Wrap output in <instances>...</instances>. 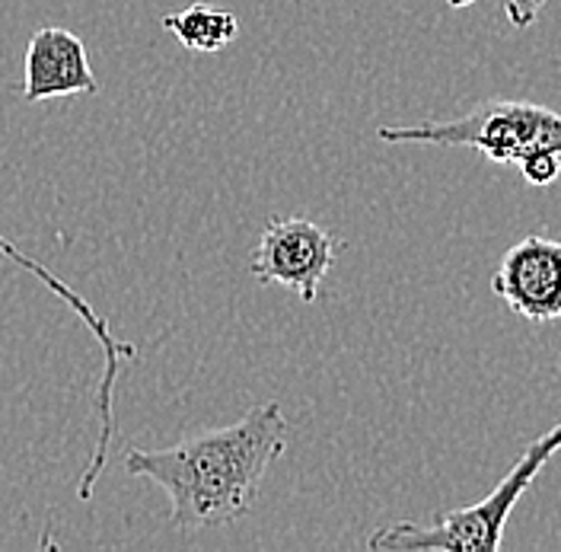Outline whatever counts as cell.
<instances>
[{"mask_svg": "<svg viewBox=\"0 0 561 552\" xmlns=\"http://www.w3.org/2000/svg\"><path fill=\"white\" fill-rule=\"evenodd\" d=\"M290 441V425L278 403H259L249 413L170 448L125 453V473L160 485L170 498V523L179 533L227 527L259 502L268 470Z\"/></svg>", "mask_w": 561, "mask_h": 552, "instance_id": "cell-1", "label": "cell"}, {"mask_svg": "<svg viewBox=\"0 0 561 552\" xmlns=\"http://www.w3.org/2000/svg\"><path fill=\"white\" fill-rule=\"evenodd\" d=\"M561 450V421L552 425L542 438H536L529 448L520 453V460L507 470V476L491 488L479 505L469 508H454L434 523H412L399 520L380 527L367 547L370 550L389 552H494L504 543V527L514 515L517 502L524 492L536 483V476L546 470V463Z\"/></svg>", "mask_w": 561, "mask_h": 552, "instance_id": "cell-2", "label": "cell"}, {"mask_svg": "<svg viewBox=\"0 0 561 552\" xmlns=\"http://www.w3.org/2000/svg\"><path fill=\"white\" fill-rule=\"evenodd\" d=\"M377 138L386 144H437L472 147L491 164H520L529 154H561V112L526 100H485L459 119L421 122V125H383Z\"/></svg>", "mask_w": 561, "mask_h": 552, "instance_id": "cell-3", "label": "cell"}, {"mask_svg": "<svg viewBox=\"0 0 561 552\" xmlns=\"http://www.w3.org/2000/svg\"><path fill=\"white\" fill-rule=\"evenodd\" d=\"M0 256L10 259V262L20 266V269H26V272L38 278L58 301H65L70 311L80 316V323L90 329V336H93V339L100 342V348H103L105 364L103 374H100V383H96V396H93L96 444H93V453H90V463H87L83 473H80V488H77V498H80V502H90V498H93V488H96L100 476H103L105 463H108V448H112V438H115V386H118V364H122V361H138L140 351L131 346V342H118V339L112 336L108 319L93 311L90 301H83V297L70 288L68 281H61L48 266H42L38 259L26 256L16 243L7 240L3 234H0Z\"/></svg>", "mask_w": 561, "mask_h": 552, "instance_id": "cell-4", "label": "cell"}, {"mask_svg": "<svg viewBox=\"0 0 561 552\" xmlns=\"http://www.w3.org/2000/svg\"><path fill=\"white\" fill-rule=\"evenodd\" d=\"M345 243L310 217H272L249 256V272L262 284H280L304 304L319 297Z\"/></svg>", "mask_w": 561, "mask_h": 552, "instance_id": "cell-5", "label": "cell"}, {"mask_svg": "<svg viewBox=\"0 0 561 552\" xmlns=\"http://www.w3.org/2000/svg\"><path fill=\"white\" fill-rule=\"evenodd\" d=\"M491 291L529 323L561 319V240L514 243L494 269Z\"/></svg>", "mask_w": 561, "mask_h": 552, "instance_id": "cell-6", "label": "cell"}, {"mask_svg": "<svg viewBox=\"0 0 561 552\" xmlns=\"http://www.w3.org/2000/svg\"><path fill=\"white\" fill-rule=\"evenodd\" d=\"M100 93V80L90 68L83 38L61 26H45L30 38L26 48V80L23 100L45 103L65 97H87Z\"/></svg>", "mask_w": 561, "mask_h": 552, "instance_id": "cell-7", "label": "cell"}, {"mask_svg": "<svg viewBox=\"0 0 561 552\" xmlns=\"http://www.w3.org/2000/svg\"><path fill=\"white\" fill-rule=\"evenodd\" d=\"M163 30L173 33L185 52L214 55V52H224L240 35V20L230 10H220L210 3H192L185 10L167 13Z\"/></svg>", "mask_w": 561, "mask_h": 552, "instance_id": "cell-8", "label": "cell"}, {"mask_svg": "<svg viewBox=\"0 0 561 552\" xmlns=\"http://www.w3.org/2000/svg\"><path fill=\"white\" fill-rule=\"evenodd\" d=\"M517 167H520V173H524L529 185L546 189V185H552L561 176V154H556V150H539V154L524 157Z\"/></svg>", "mask_w": 561, "mask_h": 552, "instance_id": "cell-9", "label": "cell"}, {"mask_svg": "<svg viewBox=\"0 0 561 552\" xmlns=\"http://www.w3.org/2000/svg\"><path fill=\"white\" fill-rule=\"evenodd\" d=\"M447 3H450V7H469V3H479V0H447ZM501 3H504L507 20H511L514 30L533 26V23L539 20L542 7H546V0H501Z\"/></svg>", "mask_w": 561, "mask_h": 552, "instance_id": "cell-10", "label": "cell"}]
</instances>
